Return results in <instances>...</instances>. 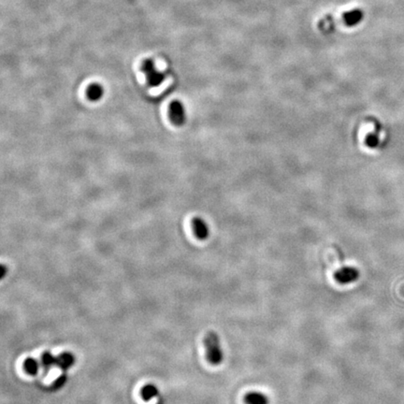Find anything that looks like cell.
Wrapping results in <instances>:
<instances>
[{
	"mask_svg": "<svg viewBox=\"0 0 404 404\" xmlns=\"http://www.w3.org/2000/svg\"><path fill=\"white\" fill-rule=\"evenodd\" d=\"M41 366H42V364L33 358H28L23 362L24 371L30 375H36L40 371Z\"/></svg>",
	"mask_w": 404,
	"mask_h": 404,
	"instance_id": "10",
	"label": "cell"
},
{
	"mask_svg": "<svg viewBox=\"0 0 404 404\" xmlns=\"http://www.w3.org/2000/svg\"><path fill=\"white\" fill-rule=\"evenodd\" d=\"M170 115L175 126H182L186 122V109L183 103L179 100L171 102L170 106Z\"/></svg>",
	"mask_w": 404,
	"mask_h": 404,
	"instance_id": "4",
	"label": "cell"
},
{
	"mask_svg": "<svg viewBox=\"0 0 404 404\" xmlns=\"http://www.w3.org/2000/svg\"><path fill=\"white\" fill-rule=\"evenodd\" d=\"M244 402L246 404H269V399L265 394L253 391L245 395Z\"/></svg>",
	"mask_w": 404,
	"mask_h": 404,
	"instance_id": "7",
	"label": "cell"
},
{
	"mask_svg": "<svg viewBox=\"0 0 404 404\" xmlns=\"http://www.w3.org/2000/svg\"><path fill=\"white\" fill-rule=\"evenodd\" d=\"M334 278L339 284H351L360 278V272L354 267H343L334 273Z\"/></svg>",
	"mask_w": 404,
	"mask_h": 404,
	"instance_id": "3",
	"label": "cell"
},
{
	"mask_svg": "<svg viewBox=\"0 0 404 404\" xmlns=\"http://www.w3.org/2000/svg\"><path fill=\"white\" fill-rule=\"evenodd\" d=\"M103 95H104V89L99 84H94L88 88V99L92 101H98L99 99H101Z\"/></svg>",
	"mask_w": 404,
	"mask_h": 404,
	"instance_id": "9",
	"label": "cell"
},
{
	"mask_svg": "<svg viewBox=\"0 0 404 404\" xmlns=\"http://www.w3.org/2000/svg\"><path fill=\"white\" fill-rule=\"evenodd\" d=\"M158 388L154 384H146L142 388V397L144 401H150L154 397L158 396Z\"/></svg>",
	"mask_w": 404,
	"mask_h": 404,
	"instance_id": "11",
	"label": "cell"
},
{
	"mask_svg": "<svg viewBox=\"0 0 404 404\" xmlns=\"http://www.w3.org/2000/svg\"><path fill=\"white\" fill-rule=\"evenodd\" d=\"M363 18V13L361 11H353L346 13L344 16L345 22L349 25H355L358 22H361Z\"/></svg>",
	"mask_w": 404,
	"mask_h": 404,
	"instance_id": "12",
	"label": "cell"
},
{
	"mask_svg": "<svg viewBox=\"0 0 404 404\" xmlns=\"http://www.w3.org/2000/svg\"><path fill=\"white\" fill-rule=\"evenodd\" d=\"M142 70L147 77L148 85L152 87L159 85L164 80V74L155 69L152 60L144 61V63L142 65Z\"/></svg>",
	"mask_w": 404,
	"mask_h": 404,
	"instance_id": "2",
	"label": "cell"
},
{
	"mask_svg": "<svg viewBox=\"0 0 404 404\" xmlns=\"http://www.w3.org/2000/svg\"><path fill=\"white\" fill-rule=\"evenodd\" d=\"M66 379H67V377H66V373H63L62 375H60L56 380H55V383H54V388L55 389H58V388H61L66 382Z\"/></svg>",
	"mask_w": 404,
	"mask_h": 404,
	"instance_id": "14",
	"label": "cell"
},
{
	"mask_svg": "<svg viewBox=\"0 0 404 404\" xmlns=\"http://www.w3.org/2000/svg\"><path fill=\"white\" fill-rule=\"evenodd\" d=\"M378 143H379V140H378V137L376 136V134H370L366 138V144L371 148L376 147L378 145Z\"/></svg>",
	"mask_w": 404,
	"mask_h": 404,
	"instance_id": "13",
	"label": "cell"
},
{
	"mask_svg": "<svg viewBox=\"0 0 404 404\" xmlns=\"http://www.w3.org/2000/svg\"><path fill=\"white\" fill-rule=\"evenodd\" d=\"M207 360L212 365H219L223 361V351L218 335L215 332H208L204 339Z\"/></svg>",
	"mask_w": 404,
	"mask_h": 404,
	"instance_id": "1",
	"label": "cell"
},
{
	"mask_svg": "<svg viewBox=\"0 0 404 404\" xmlns=\"http://www.w3.org/2000/svg\"><path fill=\"white\" fill-rule=\"evenodd\" d=\"M75 358L69 352H64L56 357V365L62 371H66L74 364Z\"/></svg>",
	"mask_w": 404,
	"mask_h": 404,
	"instance_id": "6",
	"label": "cell"
},
{
	"mask_svg": "<svg viewBox=\"0 0 404 404\" xmlns=\"http://www.w3.org/2000/svg\"><path fill=\"white\" fill-rule=\"evenodd\" d=\"M192 227L194 230V233L199 240H205L209 236V228L207 223L202 218L196 217L192 221Z\"/></svg>",
	"mask_w": 404,
	"mask_h": 404,
	"instance_id": "5",
	"label": "cell"
},
{
	"mask_svg": "<svg viewBox=\"0 0 404 404\" xmlns=\"http://www.w3.org/2000/svg\"><path fill=\"white\" fill-rule=\"evenodd\" d=\"M41 364H42V367L43 368L44 371L47 372L53 368V366L56 365V357H55L51 352L46 351L42 356Z\"/></svg>",
	"mask_w": 404,
	"mask_h": 404,
	"instance_id": "8",
	"label": "cell"
}]
</instances>
